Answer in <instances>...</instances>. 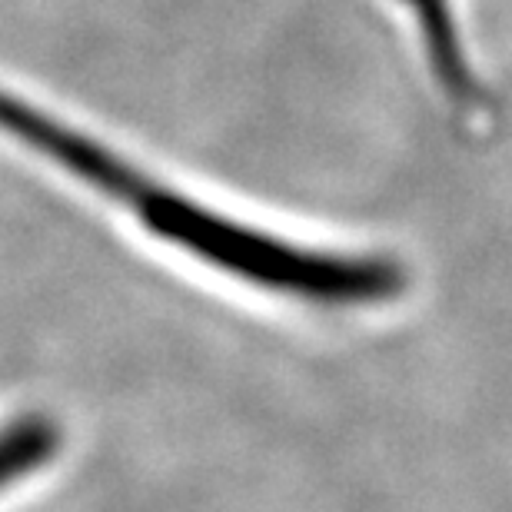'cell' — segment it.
I'll use <instances>...</instances> for the list:
<instances>
[{
    "mask_svg": "<svg viewBox=\"0 0 512 512\" xmlns=\"http://www.w3.org/2000/svg\"><path fill=\"white\" fill-rule=\"evenodd\" d=\"M416 7V17L423 24V34L433 47V67L439 80L459 94V90H469V74L463 67V50H459V40H456V27L449 24V7L446 0H409Z\"/></svg>",
    "mask_w": 512,
    "mask_h": 512,
    "instance_id": "3",
    "label": "cell"
},
{
    "mask_svg": "<svg viewBox=\"0 0 512 512\" xmlns=\"http://www.w3.org/2000/svg\"><path fill=\"white\" fill-rule=\"evenodd\" d=\"M0 133L137 217L140 227L153 237L260 290L320 306H373L393 300L403 290V273L396 270V263L300 247L276 233L233 220L223 210H213L143 173L107 143L64 124L30 100L7 94L4 87H0Z\"/></svg>",
    "mask_w": 512,
    "mask_h": 512,
    "instance_id": "1",
    "label": "cell"
},
{
    "mask_svg": "<svg viewBox=\"0 0 512 512\" xmlns=\"http://www.w3.org/2000/svg\"><path fill=\"white\" fill-rule=\"evenodd\" d=\"M57 449V429L47 419H20L0 433V489L17 476L34 473Z\"/></svg>",
    "mask_w": 512,
    "mask_h": 512,
    "instance_id": "2",
    "label": "cell"
}]
</instances>
